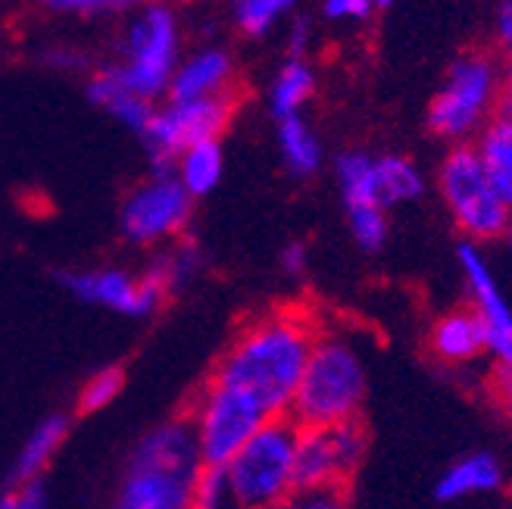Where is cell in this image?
I'll return each instance as SVG.
<instances>
[{"label":"cell","mask_w":512,"mask_h":509,"mask_svg":"<svg viewBox=\"0 0 512 509\" xmlns=\"http://www.w3.org/2000/svg\"><path fill=\"white\" fill-rule=\"evenodd\" d=\"M503 60L494 47H463L444 69L438 91L425 110V129L447 147L472 144L491 119L500 116Z\"/></svg>","instance_id":"cell-3"},{"label":"cell","mask_w":512,"mask_h":509,"mask_svg":"<svg viewBox=\"0 0 512 509\" xmlns=\"http://www.w3.org/2000/svg\"><path fill=\"white\" fill-rule=\"evenodd\" d=\"M275 509H353L350 488H294Z\"/></svg>","instance_id":"cell-31"},{"label":"cell","mask_w":512,"mask_h":509,"mask_svg":"<svg viewBox=\"0 0 512 509\" xmlns=\"http://www.w3.org/2000/svg\"><path fill=\"white\" fill-rule=\"evenodd\" d=\"M335 185L347 213V228L353 244L378 253L391 235V210L384 207L375 182V154L363 147L341 150L335 157Z\"/></svg>","instance_id":"cell-11"},{"label":"cell","mask_w":512,"mask_h":509,"mask_svg":"<svg viewBox=\"0 0 512 509\" xmlns=\"http://www.w3.org/2000/svg\"><path fill=\"white\" fill-rule=\"evenodd\" d=\"M428 350L438 363L463 369L488 356V335L469 307H453L431 322Z\"/></svg>","instance_id":"cell-16"},{"label":"cell","mask_w":512,"mask_h":509,"mask_svg":"<svg viewBox=\"0 0 512 509\" xmlns=\"http://www.w3.org/2000/svg\"><path fill=\"white\" fill-rule=\"evenodd\" d=\"M506 485V472L500 466V460L488 450H475L453 460L441 478L434 485V497L441 503H459V500H472V497H484V494H497Z\"/></svg>","instance_id":"cell-17"},{"label":"cell","mask_w":512,"mask_h":509,"mask_svg":"<svg viewBox=\"0 0 512 509\" xmlns=\"http://www.w3.org/2000/svg\"><path fill=\"white\" fill-rule=\"evenodd\" d=\"M313 44H316V22L310 16L297 13L285 25V50H288V57H310Z\"/></svg>","instance_id":"cell-32"},{"label":"cell","mask_w":512,"mask_h":509,"mask_svg":"<svg viewBox=\"0 0 512 509\" xmlns=\"http://www.w3.org/2000/svg\"><path fill=\"white\" fill-rule=\"evenodd\" d=\"M60 285L91 307H104L119 316H150L160 310L166 291L144 272H128L119 266H97V269H66L57 275Z\"/></svg>","instance_id":"cell-13"},{"label":"cell","mask_w":512,"mask_h":509,"mask_svg":"<svg viewBox=\"0 0 512 509\" xmlns=\"http://www.w3.org/2000/svg\"><path fill=\"white\" fill-rule=\"evenodd\" d=\"M278 266L288 275H303L306 266H310V247H306V241H288L285 247H281Z\"/></svg>","instance_id":"cell-34"},{"label":"cell","mask_w":512,"mask_h":509,"mask_svg":"<svg viewBox=\"0 0 512 509\" xmlns=\"http://www.w3.org/2000/svg\"><path fill=\"white\" fill-rule=\"evenodd\" d=\"M197 472L150 466L128 456L110 509H194Z\"/></svg>","instance_id":"cell-14"},{"label":"cell","mask_w":512,"mask_h":509,"mask_svg":"<svg viewBox=\"0 0 512 509\" xmlns=\"http://www.w3.org/2000/svg\"><path fill=\"white\" fill-rule=\"evenodd\" d=\"M472 150L497 194L512 207V122L503 116L491 119L472 141Z\"/></svg>","instance_id":"cell-23"},{"label":"cell","mask_w":512,"mask_h":509,"mask_svg":"<svg viewBox=\"0 0 512 509\" xmlns=\"http://www.w3.org/2000/svg\"><path fill=\"white\" fill-rule=\"evenodd\" d=\"M241 97H210V100H166L153 110L147 129L141 135L153 169H169L172 160L182 150L203 144V141H222L228 132Z\"/></svg>","instance_id":"cell-8"},{"label":"cell","mask_w":512,"mask_h":509,"mask_svg":"<svg viewBox=\"0 0 512 509\" xmlns=\"http://www.w3.org/2000/svg\"><path fill=\"white\" fill-rule=\"evenodd\" d=\"M503 244H506V250H509V257H512V225H509V232L503 235Z\"/></svg>","instance_id":"cell-38"},{"label":"cell","mask_w":512,"mask_h":509,"mask_svg":"<svg viewBox=\"0 0 512 509\" xmlns=\"http://www.w3.org/2000/svg\"><path fill=\"white\" fill-rule=\"evenodd\" d=\"M185 57V25L172 0H144L125 19L116 38V57L107 63L113 79L132 94L157 104Z\"/></svg>","instance_id":"cell-4"},{"label":"cell","mask_w":512,"mask_h":509,"mask_svg":"<svg viewBox=\"0 0 512 509\" xmlns=\"http://www.w3.org/2000/svg\"><path fill=\"white\" fill-rule=\"evenodd\" d=\"M169 169L178 178V185H182L194 200L213 194L222 182V175H225L222 141H203V144L182 150V154L172 160Z\"/></svg>","instance_id":"cell-24"},{"label":"cell","mask_w":512,"mask_h":509,"mask_svg":"<svg viewBox=\"0 0 512 509\" xmlns=\"http://www.w3.org/2000/svg\"><path fill=\"white\" fill-rule=\"evenodd\" d=\"M500 116L512 122V63H503V85H500Z\"/></svg>","instance_id":"cell-37"},{"label":"cell","mask_w":512,"mask_h":509,"mask_svg":"<svg viewBox=\"0 0 512 509\" xmlns=\"http://www.w3.org/2000/svg\"><path fill=\"white\" fill-rule=\"evenodd\" d=\"M366 394L369 369L360 344L335 328H322L306 360L288 419L297 428L360 422Z\"/></svg>","instance_id":"cell-2"},{"label":"cell","mask_w":512,"mask_h":509,"mask_svg":"<svg viewBox=\"0 0 512 509\" xmlns=\"http://www.w3.org/2000/svg\"><path fill=\"white\" fill-rule=\"evenodd\" d=\"M375 182L388 210L416 203L428 191V175L419 166V160H413L409 154H397V150L375 154Z\"/></svg>","instance_id":"cell-22"},{"label":"cell","mask_w":512,"mask_h":509,"mask_svg":"<svg viewBox=\"0 0 512 509\" xmlns=\"http://www.w3.org/2000/svg\"><path fill=\"white\" fill-rule=\"evenodd\" d=\"M297 438L288 416L269 419L222 466L235 509H275L297 488Z\"/></svg>","instance_id":"cell-5"},{"label":"cell","mask_w":512,"mask_h":509,"mask_svg":"<svg viewBox=\"0 0 512 509\" xmlns=\"http://www.w3.org/2000/svg\"><path fill=\"white\" fill-rule=\"evenodd\" d=\"M491 391H494L497 403L506 406V410L512 413V369H494V375H491Z\"/></svg>","instance_id":"cell-36"},{"label":"cell","mask_w":512,"mask_h":509,"mask_svg":"<svg viewBox=\"0 0 512 509\" xmlns=\"http://www.w3.org/2000/svg\"><path fill=\"white\" fill-rule=\"evenodd\" d=\"M378 10V0H319L322 19L338 29H360Z\"/></svg>","instance_id":"cell-30"},{"label":"cell","mask_w":512,"mask_h":509,"mask_svg":"<svg viewBox=\"0 0 512 509\" xmlns=\"http://www.w3.org/2000/svg\"><path fill=\"white\" fill-rule=\"evenodd\" d=\"M316 91H319V72H316L313 60L310 57H285L266 88V107L275 122L303 116V110L313 104Z\"/></svg>","instance_id":"cell-18"},{"label":"cell","mask_w":512,"mask_h":509,"mask_svg":"<svg viewBox=\"0 0 512 509\" xmlns=\"http://www.w3.org/2000/svg\"><path fill=\"white\" fill-rule=\"evenodd\" d=\"M10 506L13 509H54L47 500V491L41 481H32V485H16V491L10 494Z\"/></svg>","instance_id":"cell-35"},{"label":"cell","mask_w":512,"mask_h":509,"mask_svg":"<svg viewBox=\"0 0 512 509\" xmlns=\"http://www.w3.org/2000/svg\"><path fill=\"white\" fill-rule=\"evenodd\" d=\"M125 388V375L119 366H104L97 369L94 375L85 378V385L79 388V413H100L122 394Z\"/></svg>","instance_id":"cell-28"},{"label":"cell","mask_w":512,"mask_h":509,"mask_svg":"<svg viewBox=\"0 0 512 509\" xmlns=\"http://www.w3.org/2000/svg\"><path fill=\"white\" fill-rule=\"evenodd\" d=\"M300 0H228V19L247 41H263L297 16Z\"/></svg>","instance_id":"cell-25"},{"label":"cell","mask_w":512,"mask_h":509,"mask_svg":"<svg viewBox=\"0 0 512 509\" xmlns=\"http://www.w3.org/2000/svg\"><path fill=\"white\" fill-rule=\"evenodd\" d=\"M191 494H194V509H235L222 466H200Z\"/></svg>","instance_id":"cell-29"},{"label":"cell","mask_w":512,"mask_h":509,"mask_svg":"<svg viewBox=\"0 0 512 509\" xmlns=\"http://www.w3.org/2000/svg\"><path fill=\"white\" fill-rule=\"evenodd\" d=\"M434 188L463 241L478 247L503 241L512 225V207L484 175L472 144L447 147L434 172Z\"/></svg>","instance_id":"cell-6"},{"label":"cell","mask_w":512,"mask_h":509,"mask_svg":"<svg viewBox=\"0 0 512 509\" xmlns=\"http://www.w3.org/2000/svg\"><path fill=\"white\" fill-rule=\"evenodd\" d=\"M0 509H13V506H10V497H4V500H0Z\"/></svg>","instance_id":"cell-39"},{"label":"cell","mask_w":512,"mask_h":509,"mask_svg":"<svg viewBox=\"0 0 512 509\" xmlns=\"http://www.w3.org/2000/svg\"><path fill=\"white\" fill-rule=\"evenodd\" d=\"M459 272L469 291V310L478 316L488 335V356L494 369H512V303L500 285V278L478 244L463 241L456 250Z\"/></svg>","instance_id":"cell-12"},{"label":"cell","mask_w":512,"mask_h":509,"mask_svg":"<svg viewBox=\"0 0 512 509\" xmlns=\"http://www.w3.org/2000/svg\"><path fill=\"white\" fill-rule=\"evenodd\" d=\"M391 4H394V0H378V7H381V10H384V7H391Z\"/></svg>","instance_id":"cell-40"},{"label":"cell","mask_w":512,"mask_h":509,"mask_svg":"<svg viewBox=\"0 0 512 509\" xmlns=\"http://www.w3.org/2000/svg\"><path fill=\"white\" fill-rule=\"evenodd\" d=\"M88 100L94 107H100L104 113H110L116 122H122L128 132H135L138 138L144 135L147 122L153 116V110H157V104H150V100L132 94L128 88H122L113 72L107 66H100L91 79H88Z\"/></svg>","instance_id":"cell-20"},{"label":"cell","mask_w":512,"mask_h":509,"mask_svg":"<svg viewBox=\"0 0 512 509\" xmlns=\"http://www.w3.org/2000/svg\"><path fill=\"white\" fill-rule=\"evenodd\" d=\"M322 325L310 310L278 307L250 319L225 347L213 378L247 391L263 410L288 416Z\"/></svg>","instance_id":"cell-1"},{"label":"cell","mask_w":512,"mask_h":509,"mask_svg":"<svg viewBox=\"0 0 512 509\" xmlns=\"http://www.w3.org/2000/svg\"><path fill=\"white\" fill-rule=\"evenodd\" d=\"M491 38H494V50L500 54V60L512 63V0H500V7L494 13V25H491Z\"/></svg>","instance_id":"cell-33"},{"label":"cell","mask_w":512,"mask_h":509,"mask_svg":"<svg viewBox=\"0 0 512 509\" xmlns=\"http://www.w3.org/2000/svg\"><path fill=\"white\" fill-rule=\"evenodd\" d=\"M194 213V197L178 185L172 169H153L125 194L119 207V232L135 247L175 244Z\"/></svg>","instance_id":"cell-9"},{"label":"cell","mask_w":512,"mask_h":509,"mask_svg":"<svg viewBox=\"0 0 512 509\" xmlns=\"http://www.w3.org/2000/svg\"><path fill=\"white\" fill-rule=\"evenodd\" d=\"M66 435H69V419L63 413L44 416L16 453V463H13L16 485H32V481H41V472L54 463V456L60 453Z\"/></svg>","instance_id":"cell-21"},{"label":"cell","mask_w":512,"mask_h":509,"mask_svg":"<svg viewBox=\"0 0 512 509\" xmlns=\"http://www.w3.org/2000/svg\"><path fill=\"white\" fill-rule=\"evenodd\" d=\"M144 0H38V7L50 16L69 19H128Z\"/></svg>","instance_id":"cell-27"},{"label":"cell","mask_w":512,"mask_h":509,"mask_svg":"<svg viewBox=\"0 0 512 509\" xmlns=\"http://www.w3.org/2000/svg\"><path fill=\"white\" fill-rule=\"evenodd\" d=\"M188 425L203 466H225L272 416L247 391L207 378L188 410Z\"/></svg>","instance_id":"cell-7"},{"label":"cell","mask_w":512,"mask_h":509,"mask_svg":"<svg viewBox=\"0 0 512 509\" xmlns=\"http://www.w3.org/2000/svg\"><path fill=\"white\" fill-rule=\"evenodd\" d=\"M238 94V60L225 44H200L178 63L166 100H210Z\"/></svg>","instance_id":"cell-15"},{"label":"cell","mask_w":512,"mask_h":509,"mask_svg":"<svg viewBox=\"0 0 512 509\" xmlns=\"http://www.w3.org/2000/svg\"><path fill=\"white\" fill-rule=\"evenodd\" d=\"M275 144L281 166L288 169L294 178H313L325 166V147L319 132L313 129V122L306 116H291L275 122Z\"/></svg>","instance_id":"cell-19"},{"label":"cell","mask_w":512,"mask_h":509,"mask_svg":"<svg viewBox=\"0 0 512 509\" xmlns=\"http://www.w3.org/2000/svg\"><path fill=\"white\" fill-rule=\"evenodd\" d=\"M369 453L363 422L300 428L297 438V488H350Z\"/></svg>","instance_id":"cell-10"},{"label":"cell","mask_w":512,"mask_h":509,"mask_svg":"<svg viewBox=\"0 0 512 509\" xmlns=\"http://www.w3.org/2000/svg\"><path fill=\"white\" fill-rule=\"evenodd\" d=\"M197 269H200V250L191 244V241H182V244H172V247H166V250H160L157 257L150 260V266H147V275L157 282L163 291H166V297L175 291V288H182V285H188L191 278L197 275Z\"/></svg>","instance_id":"cell-26"}]
</instances>
